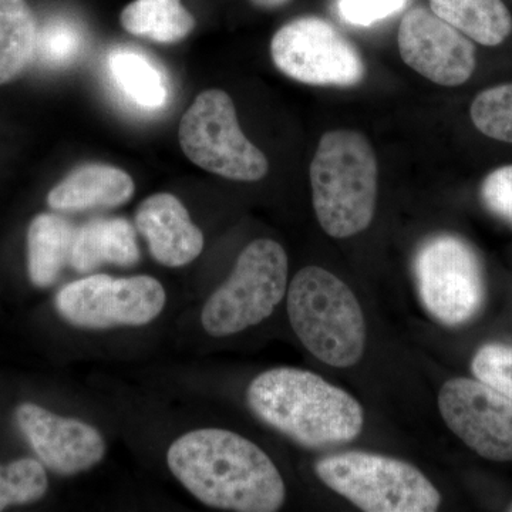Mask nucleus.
<instances>
[{"mask_svg":"<svg viewBox=\"0 0 512 512\" xmlns=\"http://www.w3.org/2000/svg\"><path fill=\"white\" fill-rule=\"evenodd\" d=\"M167 464L185 490L207 507L274 512L285 503V481L274 461L234 431L192 430L168 448Z\"/></svg>","mask_w":512,"mask_h":512,"instance_id":"f257e3e1","label":"nucleus"},{"mask_svg":"<svg viewBox=\"0 0 512 512\" xmlns=\"http://www.w3.org/2000/svg\"><path fill=\"white\" fill-rule=\"evenodd\" d=\"M247 400L258 419L308 448L350 443L365 423L355 397L296 367H275L256 376L249 384Z\"/></svg>","mask_w":512,"mask_h":512,"instance_id":"f03ea898","label":"nucleus"},{"mask_svg":"<svg viewBox=\"0 0 512 512\" xmlns=\"http://www.w3.org/2000/svg\"><path fill=\"white\" fill-rule=\"evenodd\" d=\"M313 208L320 227L333 238H350L372 224L379 168L363 134L333 130L320 138L311 170Z\"/></svg>","mask_w":512,"mask_h":512,"instance_id":"7ed1b4c3","label":"nucleus"},{"mask_svg":"<svg viewBox=\"0 0 512 512\" xmlns=\"http://www.w3.org/2000/svg\"><path fill=\"white\" fill-rule=\"evenodd\" d=\"M293 332L320 362L355 366L366 346V323L359 301L342 279L319 266H306L288 289Z\"/></svg>","mask_w":512,"mask_h":512,"instance_id":"20e7f679","label":"nucleus"},{"mask_svg":"<svg viewBox=\"0 0 512 512\" xmlns=\"http://www.w3.org/2000/svg\"><path fill=\"white\" fill-rule=\"evenodd\" d=\"M316 476L366 512H433L441 495L429 478L397 458L348 451L322 458Z\"/></svg>","mask_w":512,"mask_h":512,"instance_id":"39448f33","label":"nucleus"},{"mask_svg":"<svg viewBox=\"0 0 512 512\" xmlns=\"http://www.w3.org/2000/svg\"><path fill=\"white\" fill-rule=\"evenodd\" d=\"M288 284V255L272 239H256L238 256L234 271L201 313L202 328L214 338L259 325L282 302Z\"/></svg>","mask_w":512,"mask_h":512,"instance_id":"423d86ee","label":"nucleus"},{"mask_svg":"<svg viewBox=\"0 0 512 512\" xmlns=\"http://www.w3.org/2000/svg\"><path fill=\"white\" fill-rule=\"evenodd\" d=\"M180 144L191 163L227 180L255 183L269 171L268 158L242 133L224 90L198 94L181 119Z\"/></svg>","mask_w":512,"mask_h":512,"instance_id":"0eeeda50","label":"nucleus"},{"mask_svg":"<svg viewBox=\"0 0 512 512\" xmlns=\"http://www.w3.org/2000/svg\"><path fill=\"white\" fill-rule=\"evenodd\" d=\"M414 272L424 308L443 325H464L483 308V265L463 238L443 234L424 242Z\"/></svg>","mask_w":512,"mask_h":512,"instance_id":"6e6552de","label":"nucleus"},{"mask_svg":"<svg viewBox=\"0 0 512 512\" xmlns=\"http://www.w3.org/2000/svg\"><path fill=\"white\" fill-rule=\"evenodd\" d=\"M276 69L296 82L319 87H353L366 77L355 43L328 20L302 16L282 26L271 40Z\"/></svg>","mask_w":512,"mask_h":512,"instance_id":"1a4fd4ad","label":"nucleus"},{"mask_svg":"<svg viewBox=\"0 0 512 512\" xmlns=\"http://www.w3.org/2000/svg\"><path fill=\"white\" fill-rule=\"evenodd\" d=\"M165 302L164 286L153 276L113 278L100 274L63 286L55 305L70 325L99 330L147 325L160 316Z\"/></svg>","mask_w":512,"mask_h":512,"instance_id":"9d476101","label":"nucleus"},{"mask_svg":"<svg viewBox=\"0 0 512 512\" xmlns=\"http://www.w3.org/2000/svg\"><path fill=\"white\" fill-rule=\"evenodd\" d=\"M441 417L471 450L491 461H512V400L481 380H448L439 393Z\"/></svg>","mask_w":512,"mask_h":512,"instance_id":"9b49d317","label":"nucleus"},{"mask_svg":"<svg viewBox=\"0 0 512 512\" xmlns=\"http://www.w3.org/2000/svg\"><path fill=\"white\" fill-rule=\"evenodd\" d=\"M397 43L403 62L440 86H461L476 70L471 40L431 10L407 12L400 22Z\"/></svg>","mask_w":512,"mask_h":512,"instance_id":"f8f14e48","label":"nucleus"},{"mask_svg":"<svg viewBox=\"0 0 512 512\" xmlns=\"http://www.w3.org/2000/svg\"><path fill=\"white\" fill-rule=\"evenodd\" d=\"M16 421L40 463L60 476L90 470L106 454V441L100 431L82 420L23 403L16 410Z\"/></svg>","mask_w":512,"mask_h":512,"instance_id":"ddd939ff","label":"nucleus"},{"mask_svg":"<svg viewBox=\"0 0 512 512\" xmlns=\"http://www.w3.org/2000/svg\"><path fill=\"white\" fill-rule=\"evenodd\" d=\"M136 227L153 258L167 268L191 264L204 249L201 229L191 221L183 202L168 192L151 195L138 205Z\"/></svg>","mask_w":512,"mask_h":512,"instance_id":"4468645a","label":"nucleus"},{"mask_svg":"<svg viewBox=\"0 0 512 512\" xmlns=\"http://www.w3.org/2000/svg\"><path fill=\"white\" fill-rule=\"evenodd\" d=\"M133 178L113 165H80L66 175L47 195L52 210L79 212L93 208H114L133 197Z\"/></svg>","mask_w":512,"mask_h":512,"instance_id":"2eb2a0df","label":"nucleus"},{"mask_svg":"<svg viewBox=\"0 0 512 512\" xmlns=\"http://www.w3.org/2000/svg\"><path fill=\"white\" fill-rule=\"evenodd\" d=\"M140 261L136 231L124 218H97L76 228L69 265L80 274L103 264L133 266Z\"/></svg>","mask_w":512,"mask_h":512,"instance_id":"dca6fc26","label":"nucleus"},{"mask_svg":"<svg viewBox=\"0 0 512 512\" xmlns=\"http://www.w3.org/2000/svg\"><path fill=\"white\" fill-rule=\"evenodd\" d=\"M76 228L56 214L33 218L28 231V266L32 284L49 288L69 264Z\"/></svg>","mask_w":512,"mask_h":512,"instance_id":"f3484780","label":"nucleus"},{"mask_svg":"<svg viewBox=\"0 0 512 512\" xmlns=\"http://www.w3.org/2000/svg\"><path fill=\"white\" fill-rule=\"evenodd\" d=\"M114 86L131 104L144 111L164 109L170 97L167 77L150 57L131 47H119L109 56Z\"/></svg>","mask_w":512,"mask_h":512,"instance_id":"a211bd4d","label":"nucleus"},{"mask_svg":"<svg viewBox=\"0 0 512 512\" xmlns=\"http://www.w3.org/2000/svg\"><path fill=\"white\" fill-rule=\"evenodd\" d=\"M431 12L483 46H498L510 36L512 18L503 0H429Z\"/></svg>","mask_w":512,"mask_h":512,"instance_id":"6ab92c4d","label":"nucleus"},{"mask_svg":"<svg viewBox=\"0 0 512 512\" xmlns=\"http://www.w3.org/2000/svg\"><path fill=\"white\" fill-rule=\"evenodd\" d=\"M120 22L130 35L164 45L187 39L195 28L181 0H134L121 12Z\"/></svg>","mask_w":512,"mask_h":512,"instance_id":"aec40b11","label":"nucleus"},{"mask_svg":"<svg viewBox=\"0 0 512 512\" xmlns=\"http://www.w3.org/2000/svg\"><path fill=\"white\" fill-rule=\"evenodd\" d=\"M37 30L26 0H0V86L18 79L35 60Z\"/></svg>","mask_w":512,"mask_h":512,"instance_id":"412c9836","label":"nucleus"},{"mask_svg":"<svg viewBox=\"0 0 512 512\" xmlns=\"http://www.w3.org/2000/svg\"><path fill=\"white\" fill-rule=\"evenodd\" d=\"M49 480L45 467L33 458L0 466V511L10 505L36 503L46 494Z\"/></svg>","mask_w":512,"mask_h":512,"instance_id":"4be33fe9","label":"nucleus"},{"mask_svg":"<svg viewBox=\"0 0 512 512\" xmlns=\"http://www.w3.org/2000/svg\"><path fill=\"white\" fill-rule=\"evenodd\" d=\"M470 116L484 136L512 144V83L478 94L471 104Z\"/></svg>","mask_w":512,"mask_h":512,"instance_id":"5701e85b","label":"nucleus"},{"mask_svg":"<svg viewBox=\"0 0 512 512\" xmlns=\"http://www.w3.org/2000/svg\"><path fill=\"white\" fill-rule=\"evenodd\" d=\"M84 37L79 26L55 19L37 30L35 59L50 67L69 66L82 53Z\"/></svg>","mask_w":512,"mask_h":512,"instance_id":"b1692460","label":"nucleus"},{"mask_svg":"<svg viewBox=\"0 0 512 512\" xmlns=\"http://www.w3.org/2000/svg\"><path fill=\"white\" fill-rule=\"evenodd\" d=\"M476 379L512 400V346L488 343L477 350L471 362Z\"/></svg>","mask_w":512,"mask_h":512,"instance_id":"393cba45","label":"nucleus"},{"mask_svg":"<svg viewBox=\"0 0 512 512\" xmlns=\"http://www.w3.org/2000/svg\"><path fill=\"white\" fill-rule=\"evenodd\" d=\"M407 0H339L340 18L357 28H369L373 23L396 15Z\"/></svg>","mask_w":512,"mask_h":512,"instance_id":"a878e982","label":"nucleus"},{"mask_svg":"<svg viewBox=\"0 0 512 512\" xmlns=\"http://www.w3.org/2000/svg\"><path fill=\"white\" fill-rule=\"evenodd\" d=\"M480 195L488 211L512 225V165L491 171L481 184Z\"/></svg>","mask_w":512,"mask_h":512,"instance_id":"bb28decb","label":"nucleus"},{"mask_svg":"<svg viewBox=\"0 0 512 512\" xmlns=\"http://www.w3.org/2000/svg\"><path fill=\"white\" fill-rule=\"evenodd\" d=\"M291 2V0H251L252 5H255L256 8L271 10L278 9L285 6L286 3Z\"/></svg>","mask_w":512,"mask_h":512,"instance_id":"cd10ccee","label":"nucleus"},{"mask_svg":"<svg viewBox=\"0 0 512 512\" xmlns=\"http://www.w3.org/2000/svg\"><path fill=\"white\" fill-rule=\"evenodd\" d=\"M511 511H512V508H511Z\"/></svg>","mask_w":512,"mask_h":512,"instance_id":"c85d7f7f","label":"nucleus"}]
</instances>
